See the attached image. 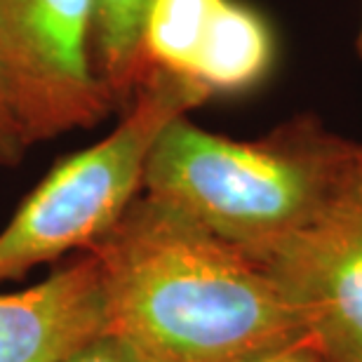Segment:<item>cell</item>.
Returning a JSON list of instances; mask_svg holds the SVG:
<instances>
[{"label":"cell","mask_w":362,"mask_h":362,"mask_svg":"<svg viewBox=\"0 0 362 362\" xmlns=\"http://www.w3.org/2000/svg\"><path fill=\"white\" fill-rule=\"evenodd\" d=\"M85 252L101 271L106 334L151 362H235L308 337L259 259L146 193Z\"/></svg>","instance_id":"6da1fadb"},{"label":"cell","mask_w":362,"mask_h":362,"mask_svg":"<svg viewBox=\"0 0 362 362\" xmlns=\"http://www.w3.org/2000/svg\"><path fill=\"white\" fill-rule=\"evenodd\" d=\"M362 186V141L299 113L259 139L179 115L158 134L144 191L250 255L306 233Z\"/></svg>","instance_id":"7a4b0ae2"},{"label":"cell","mask_w":362,"mask_h":362,"mask_svg":"<svg viewBox=\"0 0 362 362\" xmlns=\"http://www.w3.org/2000/svg\"><path fill=\"white\" fill-rule=\"evenodd\" d=\"M212 99L202 85L148 69L125 115L106 139L57 163L0 230V285L33 266L88 250L139 198L158 134Z\"/></svg>","instance_id":"3957f363"},{"label":"cell","mask_w":362,"mask_h":362,"mask_svg":"<svg viewBox=\"0 0 362 362\" xmlns=\"http://www.w3.org/2000/svg\"><path fill=\"white\" fill-rule=\"evenodd\" d=\"M92 28L94 0H0V64L28 144L118 108L94 66Z\"/></svg>","instance_id":"277c9868"},{"label":"cell","mask_w":362,"mask_h":362,"mask_svg":"<svg viewBox=\"0 0 362 362\" xmlns=\"http://www.w3.org/2000/svg\"><path fill=\"white\" fill-rule=\"evenodd\" d=\"M289 294L329 362H362V186L327 219L252 255Z\"/></svg>","instance_id":"5b68a950"},{"label":"cell","mask_w":362,"mask_h":362,"mask_svg":"<svg viewBox=\"0 0 362 362\" xmlns=\"http://www.w3.org/2000/svg\"><path fill=\"white\" fill-rule=\"evenodd\" d=\"M106 334L99 264L90 252L19 292H0V362H64Z\"/></svg>","instance_id":"8992f818"},{"label":"cell","mask_w":362,"mask_h":362,"mask_svg":"<svg viewBox=\"0 0 362 362\" xmlns=\"http://www.w3.org/2000/svg\"><path fill=\"white\" fill-rule=\"evenodd\" d=\"M275 64V35L255 7L221 0L207 28L193 81L212 97L243 94L269 78Z\"/></svg>","instance_id":"52a82bcc"},{"label":"cell","mask_w":362,"mask_h":362,"mask_svg":"<svg viewBox=\"0 0 362 362\" xmlns=\"http://www.w3.org/2000/svg\"><path fill=\"white\" fill-rule=\"evenodd\" d=\"M151 0H94V66L115 106L127 108L148 74L141 57V26Z\"/></svg>","instance_id":"ba28073f"},{"label":"cell","mask_w":362,"mask_h":362,"mask_svg":"<svg viewBox=\"0 0 362 362\" xmlns=\"http://www.w3.org/2000/svg\"><path fill=\"white\" fill-rule=\"evenodd\" d=\"M221 0H151L141 26V57L148 69L193 81L207 28Z\"/></svg>","instance_id":"9c48e42d"},{"label":"cell","mask_w":362,"mask_h":362,"mask_svg":"<svg viewBox=\"0 0 362 362\" xmlns=\"http://www.w3.org/2000/svg\"><path fill=\"white\" fill-rule=\"evenodd\" d=\"M28 146L31 144L26 141V134L12 108L10 88H7L5 71L3 64H0V168H14V165H19L24 160Z\"/></svg>","instance_id":"30bf717a"},{"label":"cell","mask_w":362,"mask_h":362,"mask_svg":"<svg viewBox=\"0 0 362 362\" xmlns=\"http://www.w3.org/2000/svg\"><path fill=\"white\" fill-rule=\"evenodd\" d=\"M64 362H151L139 349L115 334H101Z\"/></svg>","instance_id":"8fae6325"},{"label":"cell","mask_w":362,"mask_h":362,"mask_svg":"<svg viewBox=\"0 0 362 362\" xmlns=\"http://www.w3.org/2000/svg\"><path fill=\"white\" fill-rule=\"evenodd\" d=\"M235 362H329L322 356V351L313 344L310 337H301L292 344L275 346V349L255 353V356L240 358Z\"/></svg>","instance_id":"7c38bea8"},{"label":"cell","mask_w":362,"mask_h":362,"mask_svg":"<svg viewBox=\"0 0 362 362\" xmlns=\"http://www.w3.org/2000/svg\"><path fill=\"white\" fill-rule=\"evenodd\" d=\"M360 49H362V33H360Z\"/></svg>","instance_id":"4fadbf2b"}]
</instances>
